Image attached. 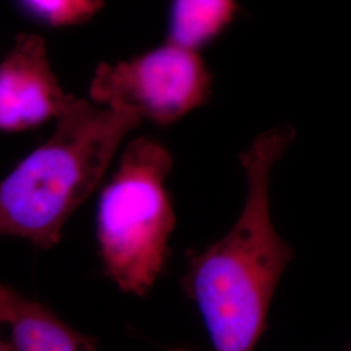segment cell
<instances>
[{
	"instance_id": "6da1fadb",
	"label": "cell",
	"mask_w": 351,
	"mask_h": 351,
	"mask_svg": "<svg viewBox=\"0 0 351 351\" xmlns=\"http://www.w3.org/2000/svg\"><path fill=\"white\" fill-rule=\"evenodd\" d=\"M294 132L269 130L239 159L247 197L237 223L223 239L190 258L184 288L197 303L215 351H254L280 277L291 258L269 213V176Z\"/></svg>"
},
{
	"instance_id": "7a4b0ae2",
	"label": "cell",
	"mask_w": 351,
	"mask_h": 351,
	"mask_svg": "<svg viewBox=\"0 0 351 351\" xmlns=\"http://www.w3.org/2000/svg\"><path fill=\"white\" fill-rule=\"evenodd\" d=\"M139 123L133 114L75 99L50 138L0 181V234L55 246Z\"/></svg>"
},
{
	"instance_id": "3957f363",
	"label": "cell",
	"mask_w": 351,
	"mask_h": 351,
	"mask_svg": "<svg viewBox=\"0 0 351 351\" xmlns=\"http://www.w3.org/2000/svg\"><path fill=\"white\" fill-rule=\"evenodd\" d=\"M173 159L162 143L137 138L101 190L97 237L106 274L123 291L145 295L163 271L176 216L165 180Z\"/></svg>"
},
{
	"instance_id": "277c9868",
	"label": "cell",
	"mask_w": 351,
	"mask_h": 351,
	"mask_svg": "<svg viewBox=\"0 0 351 351\" xmlns=\"http://www.w3.org/2000/svg\"><path fill=\"white\" fill-rule=\"evenodd\" d=\"M210 91L199 53L167 40L128 62L99 64L88 94L95 104L169 125L202 106Z\"/></svg>"
},
{
	"instance_id": "5b68a950",
	"label": "cell",
	"mask_w": 351,
	"mask_h": 351,
	"mask_svg": "<svg viewBox=\"0 0 351 351\" xmlns=\"http://www.w3.org/2000/svg\"><path fill=\"white\" fill-rule=\"evenodd\" d=\"M75 99L53 75L42 36L19 34L0 60V132H21L58 120Z\"/></svg>"
},
{
	"instance_id": "8992f818",
	"label": "cell",
	"mask_w": 351,
	"mask_h": 351,
	"mask_svg": "<svg viewBox=\"0 0 351 351\" xmlns=\"http://www.w3.org/2000/svg\"><path fill=\"white\" fill-rule=\"evenodd\" d=\"M7 324L11 351H98L94 339L64 323L45 304L14 290Z\"/></svg>"
},
{
	"instance_id": "52a82bcc",
	"label": "cell",
	"mask_w": 351,
	"mask_h": 351,
	"mask_svg": "<svg viewBox=\"0 0 351 351\" xmlns=\"http://www.w3.org/2000/svg\"><path fill=\"white\" fill-rule=\"evenodd\" d=\"M237 11L236 0H172L168 40L198 51L226 30Z\"/></svg>"
},
{
	"instance_id": "ba28073f",
	"label": "cell",
	"mask_w": 351,
	"mask_h": 351,
	"mask_svg": "<svg viewBox=\"0 0 351 351\" xmlns=\"http://www.w3.org/2000/svg\"><path fill=\"white\" fill-rule=\"evenodd\" d=\"M20 3L26 12L55 27L85 24L104 5L103 0H20Z\"/></svg>"
},
{
	"instance_id": "9c48e42d",
	"label": "cell",
	"mask_w": 351,
	"mask_h": 351,
	"mask_svg": "<svg viewBox=\"0 0 351 351\" xmlns=\"http://www.w3.org/2000/svg\"><path fill=\"white\" fill-rule=\"evenodd\" d=\"M12 289L0 285V324H7L10 313H11V301H12Z\"/></svg>"
},
{
	"instance_id": "30bf717a",
	"label": "cell",
	"mask_w": 351,
	"mask_h": 351,
	"mask_svg": "<svg viewBox=\"0 0 351 351\" xmlns=\"http://www.w3.org/2000/svg\"><path fill=\"white\" fill-rule=\"evenodd\" d=\"M0 351H11V346L8 342H4L0 337Z\"/></svg>"
},
{
	"instance_id": "8fae6325",
	"label": "cell",
	"mask_w": 351,
	"mask_h": 351,
	"mask_svg": "<svg viewBox=\"0 0 351 351\" xmlns=\"http://www.w3.org/2000/svg\"><path fill=\"white\" fill-rule=\"evenodd\" d=\"M172 351H193V350H189V349H173Z\"/></svg>"
}]
</instances>
